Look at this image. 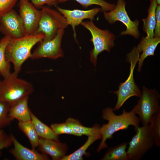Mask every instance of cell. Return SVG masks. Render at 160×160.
Returning <instances> with one entry per match:
<instances>
[{
  "label": "cell",
  "instance_id": "obj_1",
  "mask_svg": "<svg viewBox=\"0 0 160 160\" xmlns=\"http://www.w3.org/2000/svg\"><path fill=\"white\" fill-rule=\"evenodd\" d=\"M114 111L113 108L110 107H107L103 111L102 117L108 121V123L100 127L102 140L97 149L98 152L107 147L106 141L112 138L116 132L127 129L131 125L135 128L139 126L140 119L132 111L128 112L123 109L122 114L119 115H116Z\"/></svg>",
  "mask_w": 160,
  "mask_h": 160
},
{
  "label": "cell",
  "instance_id": "obj_2",
  "mask_svg": "<svg viewBox=\"0 0 160 160\" xmlns=\"http://www.w3.org/2000/svg\"><path fill=\"white\" fill-rule=\"evenodd\" d=\"M44 37V34L39 33L11 39L6 46L5 54L8 61L13 65L14 72L18 74L24 62L31 58L33 47Z\"/></svg>",
  "mask_w": 160,
  "mask_h": 160
},
{
  "label": "cell",
  "instance_id": "obj_3",
  "mask_svg": "<svg viewBox=\"0 0 160 160\" xmlns=\"http://www.w3.org/2000/svg\"><path fill=\"white\" fill-rule=\"evenodd\" d=\"M33 91V87L30 83L19 78L18 74L14 72L1 81L0 101L10 105L24 97L29 96Z\"/></svg>",
  "mask_w": 160,
  "mask_h": 160
},
{
  "label": "cell",
  "instance_id": "obj_4",
  "mask_svg": "<svg viewBox=\"0 0 160 160\" xmlns=\"http://www.w3.org/2000/svg\"><path fill=\"white\" fill-rule=\"evenodd\" d=\"M81 24L91 33L90 41L93 43L94 48L90 52V60L95 66L98 55L104 51L109 52L114 47L115 36L108 30L98 28L92 21H83Z\"/></svg>",
  "mask_w": 160,
  "mask_h": 160
},
{
  "label": "cell",
  "instance_id": "obj_5",
  "mask_svg": "<svg viewBox=\"0 0 160 160\" xmlns=\"http://www.w3.org/2000/svg\"><path fill=\"white\" fill-rule=\"evenodd\" d=\"M140 53L134 47L131 52L127 55V61L131 66L129 76L126 80L120 84L119 89L113 92L117 98V101L113 108L114 111L118 110L124 103L131 97L136 96L140 97L141 91L135 83L134 78V71L136 63L138 62Z\"/></svg>",
  "mask_w": 160,
  "mask_h": 160
},
{
  "label": "cell",
  "instance_id": "obj_6",
  "mask_svg": "<svg viewBox=\"0 0 160 160\" xmlns=\"http://www.w3.org/2000/svg\"><path fill=\"white\" fill-rule=\"evenodd\" d=\"M41 15L38 29L36 33H41L44 36V41L53 38L60 30L68 25L65 18L57 10L48 6L41 8Z\"/></svg>",
  "mask_w": 160,
  "mask_h": 160
},
{
  "label": "cell",
  "instance_id": "obj_7",
  "mask_svg": "<svg viewBox=\"0 0 160 160\" xmlns=\"http://www.w3.org/2000/svg\"><path fill=\"white\" fill-rule=\"evenodd\" d=\"M160 95L155 89L142 87L140 98L132 111L139 115L143 125L148 124L153 116L160 112L159 105Z\"/></svg>",
  "mask_w": 160,
  "mask_h": 160
},
{
  "label": "cell",
  "instance_id": "obj_8",
  "mask_svg": "<svg viewBox=\"0 0 160 160\" xmlns=\"http://www.w3.org/2000/svg\"><path fill=\"white\" fill-rule=\"evenodd\" d=\"M149 126L148 124L135 128L136 134L128 143L129 147L127 151L130 160L140 159L155 145L149 131Z\"/></svg>",
  "mask_w": 160,
  "mask_h": 160
},
{
  "label": "cell",
  "instance_id": "obj_9",
  "mask_svg": "<svg viewBox=\"0 0 160 160\" xmlns=\"http://www.w3.org/2000/svg\"><path fill=\"white\" fill-rule=\"evenodd\" d=\"M126 4L124 0H118L113 10L103 12L104 17L110 24H113L118 21L125 25L126 30L121 32L120 36L129 35L137 39L140 36L138 29L139 21L137 20L134 21L131 20L125 9Z\"/></svg>",
  "mask_w": 160,
  "mask_h": 160
},
{
  "label": "cell",
  "instance_id": "obj_10",
  "mask_svg": "<svg viewBox=\"0 0 160 160\" xmlns=\"http://www.w3.org/2000/svg\"><path fill=\"white\" fill-rule=\"evenodd\" d=\"M64 29L60 30L52 39L47 41L42 40L32 53L30 58L36 59L47 58L55 59L64 56L61 48L62 40Z\"/></svg>",
  "mask_w": 160,
  "mask_h": 160
},
{
  "label": "cell",
  "instance_id": "obj_11",
  "mask_svg": "<svg viewBox=\"0 0 160 160\" xmlns=\"http://www.w3.org/2000/svg\"><path fill=\"white\" fill-rule=\"evenodd\" d=\"M19 16L24 28L25 35L36 33L41 15L37 9L28 0H20Z\"/></svg>",
  "mask_w": 160,
  "mask_h": 160
},
{
  "label": "cell",
  "instance_id": "obj_12",
  "mask_svg": "<svg viewBox=\"0 0 160 160\" xmlns=\"http://www.w3.org/2000/svg\"><path fill=\"white\" fill-rule=\"evenodd\" d=\"M0 31L4 36L11 38L25 35L19 15L13 9L0 15Z\"/></svg>",
  "mask_w": 160,
  "mask_h": 160
},
{
  "label": "cell",
  "instance_id": "obj_13",
  "mask_svg": "<svg viewBox=\"0 0 160 160\" xmlns=\"http://www.w3.org/2000/svg\"><path fill=\"white\" fill-rule=\"evenodd\" d=\"M57 9L65 18L68 25L71 26L73 31V37L76 41H77L76 27L81 24L85 19H89L92 21L98 13L102 12L101 8L99 7L84 10L78 9L71 10L57 7Z\"/></svg>",
  "mask_w": 160,
  "mask_h": 160
},
{
  "label": "cell",
  "instance_id": "obj_14",
  "mask_svg": "<svg viewBox=\"0 0 160 160\" xmlns=\"http://www.w3.org/2000/svg\"><path fill=\"white\" fill-rule=\"evenodd\" d=\"M38 147L42 153L50 156L54 160H61L65 156L67 146L58 140L39 138Z\"/></svg>",
  "mask_w": 160,
  "mask_h": 160
},
{
  "label": "cell",
  "instance_id": "obj_15",
  "mask_svg": "<svg viewBox=\"0 0 160 160\" xmlns=\"http://www.w3.org/2000/svg\"><path fill=\"white\" fill-rule=\"evenodd\" d=\"M14 147L9 152L17 160H47L49 158L47 155L40 153L35 150L31 149L24 146L12 135Z\"/></svg>",
  "mask_w": 160,
  "mask_h": 160
},
{
  "label": "cell",
  "instance_id": "obj_16",
  "mask_svg": "<svg viewBox=\"0 0 160 160\" xmlns=\"http://www.w3.org/2000/svg\"><path fill=\"white\" fill-rule=\"evenodd\" d=\"M29 96L25 97L10 105L9 115L12 120L22 122L31 121V111L28 106Z\"/></svg>",
  "mask_w": 160,
  "mask_h": 160
},
{
  "label": "cell",
  "instance_id": "obj_17",
  "mask_svg": "<svg viewBox=\"0 0 160 160\" xmlns=\"http://www.w3.org/2000/svg\"><path fill=\"white\" fill-rule=\"evenodd\" d=\"M160 42V38H150L143 37L140 43L136 47V49L140 53L142 52L138 60V71H141L143 62L147 57L153 56L156 48Z\"/></svg>",
  "mask_w": 160,
  "mask_h": 160
},
{
  "label": "cell",
  "instance_id": "obj_18",
  "mask_svg": "<svg viewBox=\"0 0 160 160\" xmlns=\"http://www.w3.org/2000/svg\"><path fill=\"white\" fill-rule=\"evenodd\" d=\"M148 9V15L146 18L142 19L143 22V30L148 37H154V31L156 22V10L158 5L156 0H150Z\"/></svg>",
  "mask_w": 160,
  "mask_h": 160
},
{
  "label": "cell",
  "instance_id": "obj_19",
  "mask_svg": "<svg viewBox=\"0 0 160 160\" xmlns=\"http://www.w3.org/2000/svg\"><path fill=\"white\" fill-rule=\"evenodd\" d=\"M31 120L39 137L58 140V136L52 129L41 121L31 111Z\"/></svg>",
  "mask_w": 160,
  "mask_h": 160
},
{
  "label": "cell",
  "instance_id": "obj_20",
  "mask_svg": "<svg viewBox=\"0 0 160 160\" xmlns=\"http://www.w3.org/2000/svg\"><path fill=\"white\" fill-rule=\"evenodd\" d=\"M65 122L78 136L84 135L88 136L100 132V127L98 124H95L92 127H87L82 125L78 120L71 118H68Z\"/></svg>",
  "mask_w": 160,
  "mask_h": 160
},
{
  "label": "cell",
  "instance_id": "obj_21",
  "mask_svg": "<svg viewBox=\"0 0 160 160\" xmlns=\"http://www.w3.org/2000/svg\"><path fill=\"white\" fill-rule=\"evenodd\" d=\"M128 143H123L110 148L102 159L103 160H130L126 151Z\"/></svg>",
  "mask_w": 160,
  "mask_h": 160
},
{
  "label": "cell",
  "instance_id": "obj_22",
  "mask_svg": "<svg viewBox=\"0 0 160 160\" xmlns=\"http://www.w3.org/2000/svg\"><path fill=\"white\" fill-rule=\"evenodd\" d=\"M101 138L100 132L88 136V139L83 145L72 153L65 156L61 160H82L83 156L89 147L95 141L101 139Z\"/></svg>",
  "mask_w": 160,
  "mask_h": 160
},
{
  "label": "cell",
  "instance_id": "obj_23",
  "mask_svg": "<svg viewBox=\"0 0 160 160\" xmlns=\"http://www.w3.org/2000/svg\"><path fill=\"white\" fill-rule=\"evenodd\" d=\"M11 38L4 36L0 40V74L5 78L11 73L10 63L7 60L5 54L6 46Z\"/></svg>",
  "mask_w": 160,
  "mask_h": 160
},
{
  "label": "cell",
  "instance_id": "obj_24",
  "mask_svg": "<svg viewBox=\"0 0 160 160\" xmlns=\"http://www.w3.org/2000/svg\"><path fill=\"white\" fill-rule=\"evenodd\" d=\"M18 127L28 139L32 148L38 145L39 137L31 121H18Z\"/></svg>",
  "mask_w": 160,
  "mask_h": 160
},
{
  "label": "cell",
  "instance_id": "obj_25",
  "mask_svg": "<svg viewBox=\"0 0 160 160\" xmlns=\"http://www.w3.org/2000/svg\"><path fill=\"white\" fill-rule=\"evenodd\" d=\"M70 0H58L59 3H62ZM76 1L84 8L86 9L93 4L99 5L101 7L102 11L109 12L115 7L114 4L108 3L105 0H73Z\"/></svg>",
  "mask_w": 160,
  "mask_h": 160
},
{
  "label": "cell",
  "instance_id": "obj_26",
  "mask_svg": "<svg viewBox=\"0 0 160 160\" xmlns=\"http://www.w3.org/2000/svg\"><path fill=\"white\" fill-rule=\"evenodd\" d=\"M150 123L149 129L155 144L158 147L160 146V112L155 114L153 116Z\"/></svg>",
  "mask_w": 160,
  "mask_h": 160
},
{
  "label": "cell",
  "instance_id": "obj_27",
  "mask_svg": "<svg viewBox=\"0 0 160 160\" xmlns=\"http://www.w3.org/2000/svg\"><path fill=\"white\" fill-rule=\"evenodd\" d=\"M9 107L7 103L0 101V130L8 126L13 120L9 115Z\"/></svg>",
  "mask_w": 160,
  "mask_h": 160
},
{
  "label": "cell",
  "instance_id": "obj_28",
  "mask_svg": "<svg viewBox=\"0 0 160 160\" xmlns=\"http://www.w3.org/2000/svg\"><path fill=\"white\" fill-rule=\"evenodd\" d=\"M50 127L57 136L62 134H67L78 136L66 122L53 124H51Z\"/></svg>",
  "mask_w": 160,
  "mask_h": 160
},
{
  "label": "cell",
  "instance_id": "obj_29",
  "mask_svg": "<svg viewBox=\"0 0 160 160\" xmlns=\"http://www.w3.org/2000/svg\"><path fill=\"white\" fill-rule=\"evenodd\" d=\"M12 135L7 134L2 129L0 130V155L2 150L13 144Z\"/></svg>",
  "mask_w": 160,
  "mask_h": 160
},
{
  "label": "cell",
  "instance_id": "obj_30",
  "mask_svg": "<svg viewBox=\"0 0 160 160\" xmlns=\"http://www.w3.org/2000/svg\"><path fill=\"white\" fill-rule=\"evenodd\" d=\"M18 0H0V15L13 9Z\"/></svg>",
  "mask_w": 160,
  "mask_h": 160
},
{
  "label": "cell",
  "instance_id": "obj_31",
  "mask_svg": "<svg viewBox=\"0 0 160 160\" xmlns=\"http://www.w3.org/2000/svg\"><path fill=\"white\" fill-rule=\"evenodd\" d=\"M37 8H41L45 4L48 6H56L58 3V0H28Z\"/></svg>",
  "mask_w": 160,
  "mask_h": 160
},
{
  "label": "cell",
  "instance_id": "obj_32",
  "mask_svg": "<svg viewBox=\"0 0 160 160\" xmlns=\"http://www.w3.org/2000/svg\"><path fill=\"white\" fill-rule=\"evenodd\" d=\"M156 22L154 37L160 38V6L157 5L156 10Z\"/></svg>",
  "mask_w": 160,
  "mask_h": 160
},
{
  "label": "cell",
  "instance_id": "obj_33",
  "mask_svg": "<svg viewBox=\"0 0 160 160\" xmlns=\"http://www.w3.org/2000/svg\"><path fill=\"white\" fill-rule=\"evenodd\" d=\"M157 4L159 5L160 4V0H156Z\"/></svg>",
  "mask_w": 160,
  "mask_h": 160
},
{
  "label": "cell",
  "instance_id": "obj_34",
  "mask_svg": "<svg viewBox=\"0 0 160 160\" xmlns=\"http://www.w3.org/2000/svg\"><path fill=\"white\" fill-rule=\"evenodd\" d=\"M1 81L0 79V87L1 85Z\"/></svg>",
  "mask_w": 160,
  "mask_h": 160
}]
</instances>
